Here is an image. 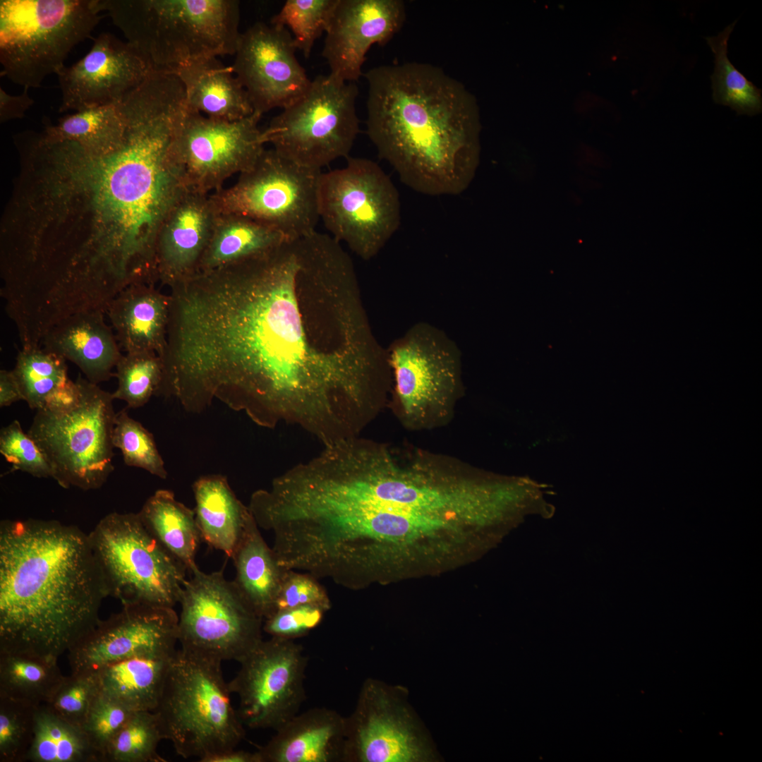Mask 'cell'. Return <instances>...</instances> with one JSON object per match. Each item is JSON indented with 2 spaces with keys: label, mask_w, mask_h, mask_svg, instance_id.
Returning <instances> with one entry per match:
<instances>
[{
  "label": "cell",
  "mask_w": 762,
  "mask_h": 762,
  "mask_svg": "<svg viewBox=\"0 0 762 762\" xmlns=\"http://www.w3.org/2000/svg\"><path fill=\"white\" fill-rule=\"evenodd\" d=\"M167 343L174 383L195 411L217 399L324 444L372 420L391 392L353 261L317 231L180 285Z\"/></svg>",
  "instance_id": "obj_1"
},
{
  "label": "cell",
  "mask_w": 762,
  "mask_h": 762,
  "mask_svg": "<svg viewBox=\"0 0 762 762\" xmlns=\"http://www.w3.org/2000/svg\"><path fill=\"white\" fill-rule=\"evenodd\" d=\"M13 141L19 167L1 219L0 272L16 311L51 327L157 282L158 233L185 190L164 135L128 123L102 152L42 131Z\"/></svg>",
  "instance_id": "obj_2"
},
{
  "label": "cell",
  "mask_w": 762,
  "mask_h": 762,
  "mask_svg": "<svg viewBox=\"0 0 762 762\" xmlns=\"http://www.w3.org/2000/svg\"><path fill=\"white\" fill-rule=\"evenodd\" d=\"M108 595L88 534L55 520L1 522L0 652L58 660Z\"/></svg>",
  "instance_id": "obj_3"
},
{
  "label": "cell",
  "mask_w": 762,
  "mask_h": 762,
  "mask_svg": "<svg viewBox=\"0 0 762 762\" xmlns=\"http://www.w3.org/2000/svg\"><path fill=\"white\" fill-rule=\"evenodd\" d=\"M368 83L367 134L379 157L413 190L458 195L480 161V111L459 80L429 64L382 65Z\"/></svg>",
  "instance_id": "obj_4"
},
{
  "label": "cell",
  "mask_w": 762,
  "mask_h": 762,
  "mask_svg": "<svg viewBox=\"0 0 762 762\" xmlns=\"http://www.w3.org/2000/svg\"><path fill=\"white\" fill-rule=\"evenodd\" d=\"M102 11L152 69L174 73L195 61L234 55L236 0H101Z\"/></svg>",
  "instance_id": "obj_5"
},
{
  "label": "cell",
  "mask_w": 762,
  "mask_h": 762,
  "mask_svg": "<svg viewBox=\"0 0 762 762\" xmlns=\"http://www.w3.org/2000/svg\"><path fill=\"white\" fill-rule=\"evenodd\" d=\"M221 661L176 649L165 679L158 715L176 754L200 762L236 749L244 725L231 701Z\"/></svg>",
  "instance_id": "obj_6"
},
{
  "label": "cell",
  "mask_w": 762,
  "mask_h": 762,
  "mask_svg": "<svg viewBox=\"0 0 762 762\" xmlns=\"http://www.w3.org/2000/svg\"><path fill=\"white\" fill-rule=\"evenodd\" d=\"M102 11L101 0H1V73L24 88L39 87L91 36Z\"/></svg>",
  "instance_id": "obj_7"
},
{
  "label": "cell",
  "mask_w": 762,
  "mask_h": 762,
  "mask_svg": "<svg viewBox=\"0 0 762 762\" xmlns=\"http://www.w3.org/2000/svg\"><path fill=\"white\" fill-rule=\"evenodd\" d=\"M78 397L37 411L28 434L44 454L53 478L64 488L102 487L114 469L112 394L83 378Z\"/></svg>",
  "instance_id": "obj_8"
},
{
  "label": "cell",
  "mask_w": 762,
  "mask_h": 762,
  "mask_svg": "<svg viewBox=\"0 0 762 762\" xmlns=\"http://www.w3.org/2000/svg\"><path fill=\"white\" fill-rule=\"evenodd\" d=\"M387 350L391 393L404 425L423 430L447 424L464 392L457 344L440 328L421 321Z\"/></svg>",
  "instance_id": "obj_9"
},
{
  "label": "cell",
  "mask_w": 762,
  "mask_h": 762,
  "mask_svg": "<svg viewBox=\"0 0 762 762\" xmlns=\"http://www.w3.org/2000/svg\"><path fill=\"white\" fill-rule=\"evenodd\" d=\"M88 538L109 595L122 605L174 608L179 603L188 571L154 538L138 513L106 515Z\"/></svg>",
  "instance_id": "obj_10"
},
{
  "label": "cell",
  "mask_w": 762,
  "mask_h": 762,
  "mask_svg": "<svg viewBox=\"0 0 762 762\" xmlns=\"http://www.w3.org/2000/svg\"><path fill=\"white\" fill-rule=\"evenodd\" d=\"M318 212L331 236L365 260L380 251L401 220L399 195L390 178L375 162L358 157L321 173Z\"/></svg>",
  "instance_id": "obj_11"
},
{
  "label": "cell",
  "mask_w": 762,
  "mask_h": 762,
  "mask_svg": "<svg viewBox=\"0 0 762 762\" xmlns=\"http://www.w3.org/2000/svg\"><path fill=\"white\" fill-rule=\"evenodd\" d=\"M358 87L331 74L317 76L307 92L262 131L265 143L292 161L321 169L349 154L359 133Z\"/></svg>",
  "instance_id": "obj_12"
},
{
  "label": "cell",
  "mask_w": 762,
  "mask_h": 762,
  "mask_svg": "<svg viewBox=\"0 0 762 762\" xmlns=\"http://www.w3.org/2000/svg\"><path fill=\"white\" fill-rule=\"evenodd\" d=\"M321 173L265 149L233 185L210 196L218 214L249 217L295 240L315 231Z\"/></svg>",
  "instance_id": "obj_13"
},
{
  "label": "cell",
  "mask_w": 762,
  "mask_h": 762,
  "mask_svg": "<svg viewBox=\"0 0 762 762\" xmlns=\"http://www.w3.org/2000/svg\"><path fill=\"white\" fill-rule=\"evenodd\" d=\"M190 574L179 603L181 648L239 663L262 640L263 619L222 571L205 573L196 567Z\"/></svg>",
  "instance_id": "obj_14"
},
{
  "label": "cell",
  "mask_w": 762,
  "mask_h": 762,
  "mask_svg": "<svg viewBox=\"0 0 762 762\" xmlns=\"http://www.w3.org/2000/svg\"><path fill=\"white\" fill-rule=\"evenodd\" d=\"M308 658L293 640L271 637L262 640L239 663L228 683L238 697V715L252 729L282 726L303 703Z\"/></svg>",
  "instance_id": "obj_15"
},
{
  "label": "cell",
  "mask_w": 762,
  "mask_h": 762,
  "mask_svg": "<svg viewBox=\"0 0 762 762\" xmlns=\"http://www.w3.org/2000/svg\"><path fill=\"white\" fill-rule=\"evenodd\" d=\"M262 114L254 111L229 121L186 111L177 139L176 154L188 190L210 194L231 176L253 166L265 143L258 127Z\"/></svg>",
  "instance_id": "obj_16"
},
{
  "label": "cell",
  "mask_w": 762,
  "mask_h": 762,
  "mask_svg": "<svg viewBox=\"0 0 762 762\" xmlns=\"http://www.w3.org/2000/svg\"><path fill=\"white\" fill-rule=\"evenodd\" d=\"M397 687L368 679L346 717L344 762H411L428 758Z\"/></svg>",
  "instance_id": "obj_17"
},
{
  "label": "cell",
  "mask_w": 762,
  "mask_h": 762,
  "mask_svg": "<svg viewBox=\"0 0 762 762\" xmlns=\"http://www.w3.org/2000/svg\"><path fill=\"white\" fill-rule=\"evenodd\" d=\"M122 605L120 612L99 620L69 649L71 673L94 672L133 657L176 651L179 616L174 608Z\"/></svg>",
  "instance_id": "obj_18"
},
{
  "label": "cell",
  "mask_w": 762,
  "mask_h": 762,
  "mask_svg": "<svg viewBox=\"0 0 762 762\" xmlns=\"http://www.w3.org/2000/svg\"><path fill=\"white\" fill-rule=\"evenodd\" d=\"M296 49L285 27L257 22L241 34L231 67L254 111L262 115L284 109L307 92L312 80L298 61Z\"/></svg>",
  "instance_id": "obj_19"
},
{
  "label": "cell",
  "mask_w": 762,
  "mask_h": 762,
  "mask_svg": "<svg viewBox=\"0 0 762 762\" xmlns=\"http://www.w3.org/2000/svg\"><path fill=\"white\" fill-rule=\"evenodd\" d=\"M152 70L128 42L102 32L83 58L56 74L61 91L59 111L116 104Z\"/></svg>",
  "instance_id": "obj_20"
},
{
  "label": "cell",
  "mask_w": 762,
  "mask_h": 762,
  "mask_svg": "<svg viewBox=\"0 0 762 762\" xmlns=\"http://www.w3.org/2000/svg\"><path fill=\"white\" fill-rule=\"evenodd\" d=\"M405 19L401 0H339L322 52L329 74L347 83L358 80L370 47L387 44Z\"/></svg>",
  "instance_id": "obj_21"
},
{
  "label": "cell",
  "mask_w": 762,
  "mask_h": 762,
  "mask_svg": "<svg viewBox=\"0 0 762 762\" xmlns=\"http://www.w3.org/2000/svg\"><path fill=\"white\" fill-rule=\"evenodd\" d=\"M217 216L210 194L187 190L181 196L158 233V282L171 288L197 274Z\"/></svg>",
  "instance_id": "obj_22"
},
{
  "label": "cell",
  "mask_w": 762,
  "mask_h": 762,
  "mask_svg": "<svg viewBox=\"0 0 762 762\" xmlns=\"http://www.w3.org/2000/svg\"><path fill=\"white\" fill-rule=\"evenodd\" d=\"M259 748L260 762H344L346 717L327 708L296 714Z\"/></svg>",
  "instance_id": "obj_23"
},
{
  "label": "cell",
  "mask_w": 762,
  "mask_h": 762,
  "mask_svg": "<svg viewBox=\"0 0 762 762\" xmlns=\"http://www.w3.org/2000/svg\"><path fill=\"white\" fill-rule=\"evenodd\" d=\"M104 314L86 311L66 317L47 331L40 346L75 363L92 383L109 380L122 354Z\"/></svg>",
  "instance_id": "obj_24"
},
{
  "label": "cell",
  "mask_w": 762,
  "mask_h": 762,
  "mask_svg": "<svg viewBox=\"0 0 762 762\" xmlns=\"http://www.w3.org/2000/svg\"><path fill=\"white\" fill-rule=\"evenodd\" d=\"M171 296L154 284H135L122 290L106 313L126 353L153 351L162 357L167 347Z\"/></svg>",
  "instance_id": "obj_25"
},
{
  "label": "cell",
  "mask_w": 762,
  "mask_h": 762,
  "mask_svg": "<svg viewBox=\"0 0 762 762\" xmlns=\"http://www.w3.org/2000/svg\"><path fill=\"white\" fill-rule=\"evenodd\" d=\"M187 109L219 120L233 121L254 112L247 92L226 66L212 57L200 60L178 69Z\"/></svg>",
  "instance_id": "obj_26"
},
{
  "label": "cell",
  "mask_w": 762,
  "mask_h": 762,
  "mask_svg": "<svg viewBox=\"0 0 762 762\" xmlns=\"http://www.w3.org/2000/svg\"><path fill=\"white\" fill-rule=\"evenodd\" d=\"M234 582L255 613L263 620L275 610L284 571L262 537L251 513L231 557Z\"/></svg>",
  "instance_id": "obj_27"
},
{
  "label": "cell",
  "mask_w": 762,
  "mask_h": 762,
  "mask_svg": "<svg viewBox=\"0 0 762 762\" xmlns=\"http://www.w3.org/2000/svg\"><path fill=\"white\" fill-rule=\"evenodd\" d=\"M195 519L201 539L232 557L250 514L236 496L225 476H202L193 484Z\"/></svg>",
  "instance_id": "obj_28"
},
{
  "label": "cell",
  "mask_w": 762,
  "mask_h": 762,
  "mask_svg": "<svg viewBox=\"0 0 762 762\" xmlns=\"http://www.w3.org/2000/svg\"><path fill=\"white\" fill-rule=\"evenodd\" d=\"M174 653L135 656L99 668L94 673L100 694L133 711H154Z\"/></svg>",
  "instance_id": "obj_29"
},
{
  "label": "cell",
  "mask_w": 762,
  "mask_h": 762,
  "mask_svg": "<svg viewBox=\"0 0 762 762\" xmlns=\"http://www.w3.org/2000/svg\"><path fill=\"white\" fill-rule=\"evenodd\" d=\"M288 240L277 229L249 217L218 214L197 274L223 268L260 255Z\"/></svg>",
  "instance_id": "obj_30"
},
{
  "label": "cell",
  "mask_w": 762,
  "mask_h": 762,
  "mask_svg": "<svg viewBox=\"0 0 762 762\" xmlns=\"http://www.w3.org/2000/svg\"><path fill=\"white\" fill-rule=\"evenodd\" d=\"M138 514L154 538L188 572L198 567L195 556L201 536L194 509L177 501L172 491L160 489L146 500Z\"/></svg>",
  "instance_id": "obj_31"
},
{
  "label": "cell",
  "mask_w": 762,
  "mask_h": 762,
  "mask_svg": "<svg viewBox=\"0 0 762 762\" xmlns=\"http://www.w3.org/2000/svg\"><path fill=\"white\" fill-rule=\"evenodd\" d=\"M34 733L25 761L102 762L81 727L42 703L35 708Z\"/></svg>",
  "instance_id": "obj_32"
},
{
  "label": "cell",
  "mask_w": 762,
  "mask_h": 762,
  "mask_svg": "<svg viewBox=\"0 0 762 762\" xmlns=\"http://www.w3.org/2000/svg\"><path fill=\"white\" fill-rule=\"evenodd\" d=\"M57 660L27 653L0 652V696L35 706L47 703L64 677Z\"/></svg>",
  "instance_id": "obj_33"
},
{
  "label": "cell",
  "mask_w": 762,
  "mask_h": 762,
  "mask_svg": "<svg viewBox=\"0 0 762 762\" xmlns=\"http://www.w3.org/2000/svg\"><path fill=\"white\" fill-rule=\"evenodd\" d=\"M125 122L116 104L98 106L66 115L42 131L52 140L73 141L85 149L99 152L117 145L121 140Z\"/></svg>",
  "instance_id": "obj_34"
},
{
  "label": "cell",
  "mask_w": 762,
  "mask_h": 762,
  "mask_svg": "<svg viewBox=\"0 0 762 762\" xmlns=\"http://www.w3.org/2000/svg\"><path fill=\"white\" fill-rule=\"evenodd\" d=\"M737 23L734 20L716 36L706 40L715 59L710 76L713 101L728 106L738 115L753 116L761 112V90L749 81L727 57V42Z\"/></svg>",
  "instance_id": "obj_35"
},
{
  "label": "cell",
  "mask_w": 762,
  "mask_h": 762,
  "mask_svg": "<svg viewBox=\"0 0 762 762\" xmlns=\"http://www.w3.org/2000/svg\"><path fill=\"white\" fill-rule=\"evenodd\" d=\"M12 371L23 401L36 411L44 409L69 379L66 360L42 346L22 348Z\"/></svg>",
  "instance_id": "obj_36"
},
{
  "label": "cell",
  "mask_w": 762,
  "mask_h": 762,
  "mask_svg": "<svg viewBox=\"0 0 762 762\" xmlns=\"http://www.w3.org/2000/svg\"><path fill=\"white\" fill-rule=\"evenodd\" d=\"M164 739L158 715L154 711H133L112 739L104 762H166L157 752Z\"/></svg>",
  "instance_id": "obj_37"
},
{
  "label": "cell",
  "mask_w": 762,
  "mask_h": 762,
  "mask_svg": "<svg viewBox=\"0 0 762 762\" xmlns=\"http://www.w3.org/2000/svg\"><path fill=\"white\" fill-rule=\"evenodd\" d=\"M115 368L118 387L112 397L125 401L128 409L146 404L155 395L162 380L163 361L153 351L126 353Z\"/></svg>",
  "instance_id": "obj_38"
},
{
  "label": "cell",
  "mask_w": 762,
  "mask_h": 762,
  "mask_svg": "<svg viewBox=\"0 0 762 762\" xmlns=\"http://www.w3.org/2000/svg\"><path fill=\"white\" fill-rule=\"evenodd\" d=\"M339 0H287L270 23L289 27L294 44L310 55L315 40L326 32Z\"/></svg>",
  "instance_id": "obj_39"
},
{
  "label": "cell",
  "mask_w": 762,
  "mask_h": 762,
  "mask_svg": "<svg viewBox=\"0 0 762 762\" xmlns=\"http://www.w3.org/2000/svg\"><path fill=\"white\" fill-rule=\"evenodd\" d=\"M127 409L116 413L112 433L114 447L121 450L127 466L143 468L166 479L168 473L152 434L131 418Z\"/></svg>",
  "instance_id": "obj_40"
},
{
  "label": "cell",
  "mask_w": 762,
  "mask_h": 762,
  "mask_svg": "<svg viewBox=\"0 0 762 762\" xmlns=\"http://www.w3.org/2000/svg\"><path fill=\"white\" fill-rule=\"evenodd\" d=\"M37 706L0 696V762H23L34 733Z\"/></svg>",
  "instance_id": "obj_41"
},
{
  "label": "cell",
  "mask_w": 762,
  "mask_h": 762,
  "mask_svg": "<svg viewBox=\"0 0 762 762\" xmlns=\"http://www.w3.org/2000/svg\"><path fill=\"white\" fill-rule=\"evenodd\" d=\"M99 694L94 672L71 673L64 677L45 704L59 716L82 727Z\"/></svg>",
  "instance_id": "obj_42"
},
{
  "label": "cell",
  "mask_w": 762,
  "mask_h": 762,
  "mask_svg": "<svg viewBox=\"0 0 762 762\" xmlns=\"http://www.w3.org/2000/svg\"><path fill=\"white\" fill-rule=\"evenodd\" d=\"M0 453L12 464L11 471H20L37 478H53V471L44 454L14 420L1 428Z\"/></svg>",
  "instance_id": "obj_43"
},
{
  "label": "cell",
  "mask_w": 762,
  "mask_h": 762,
  "mask_svg": "<svg viewBox=\"0 0 762 762\" xmlns=\"http://www.w3.org/2000/svg\"><path fill=\"white\" fill-rule=\"evenodd\" d=\"M133 712L119 701L101 694L95 701L82 728L102 762L112 739Z\"/></svg>",
  "instance_id": "obj_44"
},
{
  "label": "cell",
  "mask_w": 762,
  "mask_h": 762,
  "mask_svg": "<svg viewBox=\"0 0 762 762\" xmlns=\"http://www.w3.org/2000/svg\"><path fill=\"white\" fill-rule=\"evenodd\" d=\"M325 612L313 605L277 610L263 620L262 629L271 637L294 641L318 627Z\"/></svg>",
  "instance_id": "obj_45"
},
{
  "label": "cell",
  "mask_w": 762,
  "mask_h": 762,
  "mask_svg": "<svg viewBox=\"0 0 762 762\" xmlns=\"http://www.w3.org/2000/svg\"><path fill=\"white\" fill-rule=\"evenodd\" d=\"M302 605L317 606L326 612L331 607L327 593L314 577L306 574L286 571L277 599L274 612Z\"/></svg>",
  "instance_id": "obj_46"
},
{
  "label": "cell",
  "mask_w": 762,
  "mask_h": 762,
  "mask_svg": "<svg viewBox=\"0 0 762 762\" xmlns=\"http://www.w3.org/2000/svg\"><path fill=\"white\" fill-rule=\"evenodd\" d=\"M34 100L28 94V89L24 88L18 95L8 94L2 87L0 88V121L20 119L25 111L33 104Z\"/></svg>",
  "instance_id": "obj_47"
},
{
  "label": "cell",
  "mask_w": 762,
  "mask_h": 762,
  "mask_svg": "<svg viewBox=\"0 0 762 762\" xmlns=\"http://www.w3.org/2000/svg\"><path fill=\"white\" fill-rule=\"evenodd\" d=\"M23 400L20 387L12 370L0 371V406H9Z\"/></svg>",
  "instance_id": "obj_48"
},
{
  "label": "cell",
  "mask_w": 762,
  "mask_h": 762,
  "mask_svg": "<svg viewBox=\"0 0 762 762\" xmlns=\"http://www.w3.org/2000/svg\"><path fill=\"white\" fill-rule=\"evenodd\" d=\"M205 762H260L257 753L236 749L214 755L207 758Z\"/></svg>",
  "instance_id": "obj_49"
}]
</instances>
